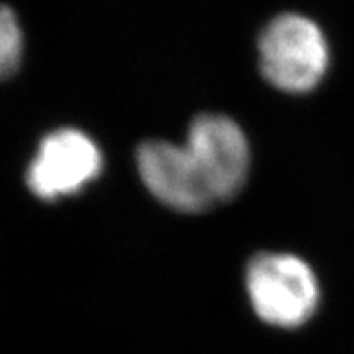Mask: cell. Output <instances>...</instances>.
<instances>
[{"mask_svg": "<svg viewBox=\"0 0 354 354\" xmlns=\"http://www.w3.org/2000/svg\"><path fill=\"white\" fill-rule=\"evenodd\" d=\"M261 69L270 84L288 93H306L326 75L329 49L320 28L302 15H280L259 40Z\"/></svg>", "mask_w": 354, "mask_h": 354, "instance_id": "cell-1", "label": "cell"}, {"mask_svg": "<svg viewBox=\"0 0 354 354\" xmlns=\"http://www.w3.org/2000/svg\"><path fill=\"white\" fill-rule=\"evenodd\" d=\"M246 286L255 313L277 327H299L318 306L315 273L299 257L262 253L246 273Z\"/></svg>", "mask_w": 354, "mask_h": 354, "instance_id": "cell-2", "label": "cell"}, {"mask_svg": "<svg viewBox=\"0 0 354 354\" xmlns=\"http://www.w3.org/2000/svg\"><path fill=\"white\" fill-rule=\"evenodd\" d=\"M102 172V152L88 136L60 129L40 143L28 168V187L40 199L71 196Z\"/></svg>", "mask_w": 354, "mask_h": 354, "instance_id": "cell-3", "label": "cell"}, {"mask_svg": "<svg viewBox=\"0 0 354 354\" xmlns=\"http://www.w3.org/2000/svg\"><path fill=\"white\" fill-rule=\"evenodd\" d=\"M185 145L199 165L217 203L232 199L244 187L250 149L241 127L230 118L221 114L196 118Z\"/></svg>", "mask_w": 354, "mask_h": 354, "instance_id": "cell-4", "label": "cell"}, {"mask_svg": "<svg viewBox=\"0 0 354 354\" xmlns=\"http://www.w3.org/2000/svg\"><path fill=\"white\" fill-rule=\"evenodd\" d=\"M138 168L147 188L174 210L197 214L217 203L187 145L145 141L138 149Z\"/></svg>", "mask_w": 354, "mask_h": 354, "instance_id": "cell-5", "label": "cell"}, {"mask_svg": "<svg viewBox=\"0 0 354 354\" xmlns=\"http://www.w3.org/2000/svg\"><path fill=\"white\" fill-rule=\"evenodd\" d=\"M22 60V31L8 6L0 4V80L19 69Z\"/></svg>", "mask_w": 354, "mask_h": 354, "instance_id": "cell-6", "label": "cell"}]
</instances>
